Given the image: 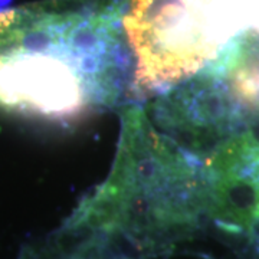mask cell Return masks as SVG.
I'll return each instance as SVG.
<instances>
[{
  "label": "cell",
  "instance_id": "obj_1",
  "mask_svg": "<svg viewBox=\"0 0 259 259\" xmlns=\"http://www.w3.org/2000/svg\"><path fill=\"white\" fill-rule=\"evenodd\" d=\"M124 0H45L0 13V107L48 118L111 101Z\"/></svg>",
  "mask_w": 259,
  "mask_h": 259
},
{
  "label": "cell",
  "instance_id": "obj_2",
  "mask_svg": "<svg viewBox=\"0 0 259 259\" xmlns=\"http://www.w3.org/2000/svg\"><path fill=\"white\" fill-rule=\"evenodd\" d=\"M239 0H131L122 26L141 90L186 79L221 52L241 23Z\"/></svg>",
  "mask_w": 259,
  "mask_h": 259
},
{
  "label": "cell",
  "instance_id": "obj_3",
  "mask_svg": "<svg viewBox=\"0 0 259 259\" xmlns=\"http://www.w3.org/2000/svg\"><path fill=\"white\" fill-rule=\"evenodd\" d=\"M209 206L226 228L259 219V140L250 133L228 141L209 161Z\"/></svg>",
  "mask_w": 259,
  "mask_h": 259
}]
</instances>
